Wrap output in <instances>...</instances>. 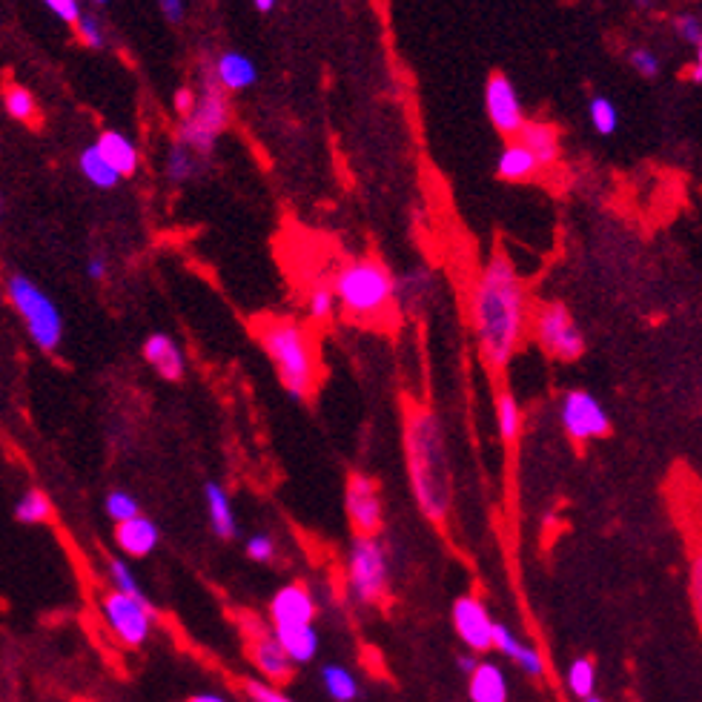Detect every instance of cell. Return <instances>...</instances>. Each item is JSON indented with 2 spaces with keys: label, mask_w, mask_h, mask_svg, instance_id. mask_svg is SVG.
Listing matches in <instances>:
<instances>
[{
  "label": "cell",
  "mask_w": 702,
  "mask_h": 702,
  "mask_svg": "<svg viewBox=\"0 0 702 702\" xmlns=\"http://www.w3.org/2000/svg\"><path fill=\"white\" fill-rule=\"evenodd\" d=\"M470 327L488 370L502 373L531 330V298L508 253H490L470 287Z\"/></svg>",
  "instance_id": "6da1fadb"
},
{
  "label": "cell",
  "mask_w": 702,
  "mask_h": 702,
  "mask_svg": "<svg viewBox=\"0 0 702 702\" xmlns=\"http://www.w3.org/2000/svg\"><path fill=\"white\" fill-rule=\"evenodd\" d=\"M405 462L410 490L427 522L445 525L453 508V476L445 427L427 405L405 407Z\"/></svg>",
  "instance_id": "7a4b0ae2"
},
{
  "label": "cell",
  "mask_w": 702,
  "mask_h": 702,
  "mask_svg": "<svg viewBox=\"0 0 702 702\" xmlns=\"http://www.w3.org/2000/svg\"><path fill=\"white\" fill-rule=\"evenodd\" d=\"M253 336L276 367L281 387L298 399H310L321 379L319 344L313 327L290 316H258L253 319Z\"/></svg>",
  "instance_id": "3957f363"
},
{
  "label": "cell",
  "mask_w": 702,
  "mask_h": 702,
  "mask_svg": "<svg viewBox=\"0 0 702 702\" xmlns=\"http://www.w3.org/2000/svg\"><path fill=\"white\" fill-rule=\"evenodd\" d=\"M336 307L359 324H387L396 316V276L382 258L347 261L330 281Z\"/></svg>",
  "instance_id": "277c9868"
},
{
  "label": "cell",
  "mask_w": 702,
  "mask_h": 702,
  "mask_svg": "<svg viewBox=\"0 0 702 702\" xmlns=\"http://www.w3.org/2000/svg\"><path fill=\"white\" fill-rule=\"evenodd\" d=\"M233 121L230 107V92L215 81L213 58H201L198 64V92H195V107L190 115H184L178 127V144L190 149L192 155H213L215 141Z\"/></svg>",
  "instance_id": "5b68a950"
},
{
  "label": "cell",
  "mask_w": 702,
  "mask_h": 702,
  "mask_svg": "<svg viewBox=\"0 0 702 702\" xmlns=\"http://www.w3.org/2000/svg\"><path fill=\"white\" fill-rule=\"evenodd\" d=\"M9 301L26 321V330L41 350H55L64 336V321L55 301L38 290L26 276L9 278Z\"/></svg>",
  "instance_id": "8992f818"
},
{
  "label": "cell",
  "mask_w": 702,
  "mask_h": 702,
  "mask_svg": "<svg viewBox=\"0 0 702 702\" xmlns=\"http://www.w3.org/2000/svg\"><path fill=\"white\" fill-rule=\"evenodd\" d=\"M533 339L556 362H576L585 353V336L562 301H545L531 313Z\"/></svg>",
  "instance_id": "52a82bcc"
},
{
  "label": "cell",
  "mask_w": 702,
  "mask_h": 702,
  "mask_svg": "<svg viewBox=\"0 0 702 702\" xmlns=\"http://www.w3.org/2000/svg\"><path fill=\"white\" fill-rule=\"evenodd\" d=\"M347 579L350 591L362 605H379L387 596L390 565L379 536H356L347 556Z\"/></svg>",
  "instance_id": "ba28073f"
},
{
  "label": "cell",
  "mask_w": 702,
  "mask_h": 702,
  "mask_svg": "<svg viewBox=\"0 0 702 702\" xmlns=\"http://www.w3.org/2000/svg\"><path fill=\"white\" fill-rule=\"evenodd\" d=\"M101 608H104V619L112 628V634L129 648L144 645L149 634H152V617L155 614H152V605L144 602V599H132V596L112 591V594L104 596Z\"/></svg>",
  "instance_id": "9c48e42d"
},
{
  "label": "cell",
  "mask_w": 702,
  "mask_h": 702,
  "mask_svg": "<svg viewBox=\"0 0 702 702\" xmlns=\"http://www.w3.org/2000/svg\"><path fill=\"white\" fill-rule=\"evenodd\" d=\"M344 505H347V519L356 536H379L384 525V505L373 476L359 473V470L350 473L347 488H344Z\"/></svg>",
  "instance_id": "30bf717a"
},
{
  "label": "cell",
  "mask_w": 702,
  "mask_h": 702,
  "mask_svg": "<svg viewBox=\"0 0 702 702\" xmlns=\"http://www.w3.org/2000/svg\"><path fill=\"white\" fill-rule=\"evenodd\" d=\"M559 416H562L565 433L579 445L611 433V419H608L605 407L599 405L596 396H591L588 390H568L562 399Z\"/></svg>",
  "instance_id": "8fae6325"
},
{
  "label": "cell",
  "mask_w": 702,
  "mask_h": 702,
  "mask_svg": "<svg viewBox=\"0 0 702 702\" xmlns=\"http://www.w3.org/2000/svg\"><path fill=\"white\" fill-rule=\"evenodd\" d=\"M485 112H488L493 129L499 135H505V138H516L522 124L528 121L522 101H519V92H516V86L505 72H493L488 78V84H485Z\"/></svg>",
  "instance_id": "7c38bea8"
},
{
  "label": "cell",
  "mask_w": 702,
  "mask_h": 702,
  "mask_svg": "<svg viewBox=\"0 0 702 702\" xmlns=\"http://www.w3.org/2000/svg\"><path fill=\"white\" fill-rule=\"evenodd\" d=\"M453 628L459 639L468 645L473 654H485L490 651V634H493V619L488 608L479 596H462L453 605Z\"/></svg>",
  "instance_id": "4fadbf2b"
},
{
  "label": "cell",
  "mask_w": 702,
  "mask_h": 702,
  "mask_svg": "<svg viewBox=\"0 0 702 702\" xmlns=\"http://www.w3.org/2000/svg\"><path fill=\"white\" fill-rule=\"evenodd\" d=\"M316 619V599L307 591V585H284L273 602H270V628H298V625H313Z\"/></svg>",
  "instance_id": "5bb4252c"
},
{
  "label": "cell",
  "mask_w": 702,
  "mask_h": 702,
  "mask_svg": "<svg viewBox=\"0 0 702 702\" xmlns=\"http://www.w3.org/2000/svg\"><path fill=\"white\" fill-rule=\"evenodd\" d=\"M250 657H253L261 677L267 682H287L293 680V674H296V665L284 654L273 628L267 634H261V637L250 639Z\"/></svg>",
  "instance_id": "9a60e30c"
},
{
  "label": "cell",
  "mask_w": 702,
  "mask_h": 702,
  "mask_svg": "<svg viewBox=\"0 0 702 702\" xmlns=\"http://www.w3.org/2000/svg\"><path fill=\"white\" fill-rule=\"evenodd\" d=\"M516 141L522 147H528L539 170H548V167H556L559 158H562V144H559V129L548 121H525Z\"/></svg>",
  "instance_id": "2e32d148"
},
{
  "label": "cell",
  "mask_w": 702,
  "mask_h": 702,
  "mask_svg": "<svg viewBox=\"0 0 702 702\" xmlns=\"http://www.w3.org/2000/svg\"><path fill=\"white\" fill-rule=\"evenodd\" d=\"M490 645L499 651V654H505L508 660H513L528 677H545V660H542V654L536 651V648H531V645H525L522 639L513 634L508 625H502V622H493V634H490Z\"/></svg>",
  "instance_id": "e0dca14e"
},
{
  "label": "cell",
  "mask_w": 702,
  "mask_h": 702,
  "mask_svg": "<svg viewBox=\"0 0 702 702\" xmlns=\"http://www.w3.org/2000/svg\"><path fill=\"white\" fill-rule=\"evenodd\" d=\"M144 359H147L161 379L167 382H178L184 379L187 373V359L178 347V341L167 336V333H152L147 341H144Z\"/></svg>",
  "instance_id": "ac0fdd59"
},
{
  "label": "cell",
  "mask_w": 702,
  "mask_h": 702,
  "mask_svg": "<svg viewBox=\"0 0 702 702\" xmlns=\"http://www.w3.org/2000/svg\"><path fill=\"white\" fill-rule=\"evenodd\" d=\"M115 542H118V548L127 556H149L158 548V542H161V531H158V525L149 516L138 513V516H132L127 522H118Z\"/></svg>",
  "instance_id": "d6986e66"
},
{
  "label": "cell",
  "mask_w": 702,
  "mask_h": 702,
  "mask_svg": "<svg viewBox=\"0 0 702 702\" xmlns=\"http://www.w3.org/2000/svg\"><path fill=\"white\" fill-rule=\"evenodd\" d=\"M215 81L224 86V92H244L258 81V69L253 58H247L244 52H221L213 58Z\"/></svg>",
  "instance_id": "ffe728a7"
},
{
  "label": "cell",
  "mask_w": 702,
  "mask_h": 702,
  "mask_svg": "<svg viewBox=\"0 0 702 702\" xmlns=\"http://www.w3.org/2000/svg\"><path fill=\"white\" fill-rule=\"evenodd\" d=\"M496 175L502 181H511V184H528V181H533L539 175V164L528 152V147H522L516 138H511L502 147L499 158H496Z\"/></svg>",
  "instance_id": "44dd1931"
},
{
  "label": "cell",
  "mask_w": 702,
  "mask_h": 702,
  "mask_svg": "<svg viewBox=\"0 0 702 702\" xmlns=\"http://www.w3.org/2000/svg\"><path fill=\"white\" fill-rule=\"evenodd\" d=\"M470 702H508V677L505 671L490 660H479L473 668L468 685Z\"/></svg>",
  "instance_id": "7402d4cb"
},
{
  "label": "cell",
  "mask_w": 702,
  "mask_h": 702,
  "mask_svg": "<svg viewBox=\"0 0 702 702\" xmlns=\"http://www.w3.org/2000/svg\"><path fill=\"white\" fill-rule=\"evenodd\" d=\"M95 147H98V152L104 155V161H107L109 167L118 172L121 178L138 170V149H135V144L129 141L124 132L109 129V132H104V135L98 138Z\"/></svg>",
  "instance_id": "603a6c76"
},
{
  "label": "cell",
  "mask_w": 702,
  "mask_h": 702,
  "mask_svg": "<svg viewBox=\"0 0 702 702\" xmlns=\"http://www.w3.org/2000/svg\"><path fill=\"white\" fill-rule=\"evenodd\" d=\"M273 634L281 642L284 654L293 660V665H304V662L316 660V654H319V631H316V625L281 628V631H273Z\"/></svg>",
  "instance_id": "cb8c5ba5"
},
{
  "label": "cell",
  "mask_w": 702,
  "mask_h": 702,
  "mask_svg": "<svg viewBox=\"0 0 702 702\" xmlns=\"http://www.w3.org/2000/svg\"><path fill=\"white\" fill-rule=\"evenodd\" d=\"M204 496H207V513H210V528H213L215 536L218 539H233L235 533H238V525H235L230 493L221 488L218 482H207Z\"/></svg>",
  "instance_id": "d4e9b609"
},
{
  "label": "cell",
  "mask_w": 702,
  "mask_h": 702,
  "mask_svg": "<svg viewBox=\"0 0 702 702\" xmlns=\"http://www.w3.org/2000/svg\"><path fill=\"white\" fill-rule=\"evenodd\" d=\"M321 682H324V691L330 694V700L353 702L359 697V680L344 665H336V662L324 665L321 668Z\"/></svg>",
  "instance_id": "484cf974"
},
{
  "label": "cell",
  "mask_w": 702,
  "mask_h": 702,
  "mask_svg": "<svg viewBox=\"0 0 702 702\" xmlns=\"http://www.w3.org/2000/svg\"><path fill=\"white\" fill-rule=\"evenodd\" d=\"M433 290V276L427 270H410L402 278H396V304L405 307H422Z\"/></svg>",
  "instance_id": "4316f807"
},
{
  "label": "cell",
  "mask_w": 702,
  "mask_h": 702,
  "mask_svg": "<svg viewBox=\"0 0 702 702\" xmlns=\"http://www.w3.org/2000/svg\"><path fill=\"white\" fill-rule=\"evenodd\" d=\"M496 419H499V436L508 445H513L519 439V430H522V410H519V402L511 390H502L496 396Z\"/></svg>",
  "instance_id": "83f0119b"
},
{
  "label": "cell",
  "mask_w": 702,
  "mask_h": 702,
  "mask_svg": "<svg viewBox=\"0 0 702 702\" xmlns=\"http://www.w3.org/2000/svg\"><path fill=\"white\" fill-rule=\"evenodd\" d=\"M304 307H307V319L313 324H327V321L336 316V296H333V287L327 281H316L310 287V293L304 298Z\"/></svg>",
  "instance_id": "f1b7e54d"
},
{
  "label": "cell",
  "mask_w": 702,
  "mask_h": 702,
  "mask_svg": "<svg viewBox=\"0 0 702 702\" xmlns=\"http://www.w3.org/2000/svg\"><path fill=\"white\" fill-rule=\"evenodd\" d=\"M81 172L95 187H101V190H112L121 181V175L104 161V155L98 152V147H89L81 152Z\"/></svg>",
  "instance_id": "f546056e"
},
{
  "label": "cell",
  "mask_w": 702,
  "mask_h": 702,
  "mask_svg": "<svg viewBox=\"0 0 702 702\" xmlns=\"http://www.w3.org/2000/svg\"><path fill=\"white\" fill-rule=\"evenodd\" d=\"M15 519L23 525H41L52 519V502L43 490H26L15 505Z\"/></svg>",
  "instance_id": "4dcf8cb0"
},
{
  "label": "cell",
  "mask_w": 702,
  "mask_h": 702,
  "mask_svg": "<svg viewBox=\"0 0 702 702\" xmlns=\"http://www.w3.org/2000/svg\"><path fill=\"white\" fill-rule=\"evenodd\" d=\"M568 688H571V694L579 697V700L594 697V688H596L594 660H588V657H576V660L571 662V668H568Z\"/></svg>",
  "instance_id": "1f68e13d"
},
{
  "label": "cell",
  "mask_w": 702,
  "mask_h": 702,
  "mask_svg": "<svg viewBox=\"0 0 702 702\" xmlns=\"http://www.w3.org/2000/svg\"><path fill=\"white\" fill-rule=\"evenodd\" d=\"M588 115H591V124H594L599 135H614L617 132L619 112L608 95H594L591 104H588Z\"/></svg>",
  "instance_id": "d6a6232c"
},
{
  "label": "cell",
  "mask_w": 702,
  "mask_h": 702,
  "mask_svg": "<svg viewBox=\"0 0 702 702\" xmlns=\"http://www.w3.org/2000/svg\"><path fill=\"white\" fill-rule=\"evenodd\" d=\"M6 109L15 121H23V124H35L38 121V104L32 98L29 89L23 86H9L6 89Z\"/></svg>",
  "instance_id": "836d02e7"
},
{
  "label": "cell",
  "mask_w": 702,
  "mask_h": 702,
  "mask_svg": "<svg viewBox=\"0 0 702 702\" xmlns=\"http://www.w3.org/2000/svg\"><path fill=\"white\" fill-rule=\"evenodd\" d=\"M195 158L198 155H192L184 144L175 141L170 147V155H167V175H170V181H175V184L190 181L192 175H195Z\"/></svg>",
  "instance_id": "e575fe53"
},
{
  "label": "cell",
  "mask_w": 702,
  "mask_h": 702,
  "mask_svg": "<svg viewBox=\"0 0 702 702\" xmlns=\"http://www.w3.org/2000/svg\"><path fill=\"white\" fill-rule=\"evenodd\" d=\"M109 579H112V585H115L118 594H127L132 596V599H144V602H149L147 594L141 591L138 579L129 571V565L124 559H109Z\"/></svg>",
  "instance_id": "d590c367"
},
{
  "label": "cell",
  "mask_w": 702,
  "mask_h": 702,
  "mask_svg": "<svg viewBox=\"0 0 702 702\" xmlns=\"http://www.w3.org/2000/svg\"><path fill=\"white\" fill-rule=\"evenodd\" d=\"M107 513L115 519V522H127L132 516H138L141 508H138V499L127 493V490H112L107 496Z\"/></svg>",
  "instance_id": "8d00e7d4"
},
{
  "label": "cell",
  "mask_w": 702,
  "mask_h": 702,
  "mask_svg": "<svg viewBox=\"0 0 702 702\" xmlns=\"http://www.w3.org/2000/svg\"><path fill=\"white\" fill-rule=\"evenodd\" d=\"M674 32L680 35L682 43H688V46H694V49L700 52V46H702L700 15H694V12H682V15H677V18H674Z\"/></svg>",
  "instance_id": "74e56055"
},
{
  "label": "cell",
  "mask_w": 702,
  "mask_h": 702,
  "mask_svg": "<svg viewBox=\"0 0 702 702\" xmlns=\"http://www.w3.org/2000/svg\"><path fill=\"white\" fill-rule=\"evenodd\" d=\"M628 64L634 66V72L642 75V78H657V75H660V58H657V52H654V49H648V46H637V49H631Z\"/></svg>",
  "instance_id": "f35d334b"
},
{
  "label": "cell",
  "mask_w": 702,
  "mask_h": 702,
  "mask_svg": "<svg viewBox=\"0 0 702 702\" xmlns=\"http://www.w3.org/2000/svg\"><path fill=\"white\" fill-rule=\"evenodd\" d=\"M244 694L250 702H293L284 691H278L273 682L247 680L244 682Z\"/></svg>",
  "instance_id": "ab89813d"
},
{
  "label": "cell",
  "mask_w": 702,
  "mask_h": 702,
  "mask_svg": "<svg viewBox=\"0 0 702 702\" xmlns=\"http://www.w3.org/2000/svg\"><path fill=\"white\" fill-rule=\"evenodd\" d=\"M78 35H81V41L86 43V46H92V49H101L104 46V29H101V23H98V18L95 15H84L81 12V18H78Z\"/></svg>",
  "instance_id": "60d3db41"
},
{
  "label": "cell",
  "mask_w": 702,
  "mask_h": 702,
  "mask_svg": "<svg viewBox=\"0 0 702 702\" xmlns=\"http://www.w3.org/2000/svg\"><path fill=\"white\" fill-rule=\"evenodd\" d=\"M247 556L253 562H273L276 559V542L267 533H256L247 539Z\"/></svg>",
  "instance_id": "b9f144b4"
},
{
  "label": "cell",
  "mask_w": 702,
  "mask_h": 702,
  "mask_svg": "<svg viewBox=\"0 0 702 702\" xmlns=\"http://www.w3.org/2000/svg\"><path fill=\"white\" fill-rule=\"evenodd\" d=\"M43 3L49 6V12H52L55 18H61L64 23H78V18H81L78 0H43Z\"/></svg>",
  "instance_id": "7bdbcfd3"
},
{
  "label": "cell",
  "mask_w": 702,
  "mask_h": 702,
  "mask_svg": "<svg viewBox=\"0 0 702 702\" xmlns=\"http://www.w3.org/2000/svg\"><path fill=\"white\" fill-rule=\"evenodd\" d=\"M158 6H161V15L170 23H181L184 15H187V3L184 0H158Z\"/></svg>",
  "instance_id": "ee69618b"
},
{
  "label": "cell",
  "mask_w": 702,
  "mask_h": 702,
  "mask_svg": "<svg viewBox=\"0 0 702 702\" xmlns=\"http://www.w3.org/2000/svg\"><path fill=\"white\" fill-rule=\"evenodd\" d=\"M192 107H195V89H192V86H181V89L175 92V112L184 118V115H190Z\"/></svg>",
  "instance_id": "f6af8a7d"
},
{
  "label": "cell",
  "mask_w": 702,
  "mask_h": 702,
  "mask_svg": "<svg viewBox=\"0 0 702 702\" xmlns=\"http://www.w3.org/2000/svg\"><path fill=\"white\" fill-rule=\"evenodd\" d=\"M86 273H89V278H95V281L107 278V261H104L101 256L89 258V264H86Z\"/></svg>",
  "instance_id": "bcb514c9"
},
{
  "label": "cell",
  "mask_w": 702,
  "mask_h": 702,
  "mask_svg": "<svg viewBox=\"0 0 702 702\" xmlns=\"http://www.w3.org/2000/svg\"><path fill=\"white\" fill-rule=\"evenodd\" d=\"M479 665V657L476 654H465V657H459V662H456V668L462 671V674H473V668Z\"/></svg>",
  "instance_id": "7dc6e473"
},
{
  "label": "cell",
  "mask_w": 702,
  "mask_h": 702,
  "mask_svg": "<svg viewBox=\"0 0 702 702\" xmlns=\"http://www.w3.org/2000/svg\"><path fill=\"white\" fill-rule=\"evenodd\" d=\"M688 78L694 81V84H702V64H700V55H697V61L688 66Z\"/></svg>",
  "instance_id": "c3c4849f"
},
{
  "label": "cell",
  "mask_w": 702,
  "mask_h": 702,
  "mask_svg": "<svg viewBox=\"0 0 702 702\" xmlns=\"http://www.w3.org/2000/svg\"><path fill=\"white\" fill-rule=\"evenodd\" d=\"M276 3L278 0H253V6H256L258 12H264V15H267V12H273V9H276Z\"/></svg>",
  "instance_id": "681fc988"
},
{
  "label": "cell",
  "mask_w": 702,
  "mask_h": 702,
  "mask_svg": "<svg viewBox=\"0 0 702 702\" xmlns=\"http://www.w3.org/2000/svg\"><path fill=\"white\" fill-rule=\"evenodd\" d=\"M187 702H227L224 697H218V694H195V697H190Z\"/></svg>",
  "instance_id": "f907efd6"
},
{
  "label": "cell",
  "mask_w": 702,
  "mask_h": 702,
  "mask_svg": "<svg viewBox=\"0 0 702 702\" xmlns=\"http://www.w3.org/2000/svg\"><path fill=\"white\" fill-rule=\"evenodd\" d=\"M582 702H605V700H599V697H585Z\"/></svg>",
  "instance_id": "816d5d0a"
},
{
  "label": "cell",
  "mask_w": 702,
  "mask_h": 702,
  "mask_svg": "<svg viewBox=\"0 0 702 702\" xmlns=\"http://www.w3.org/2000/svg\"><path fill=\"white\" fill-rule=\"evenodd\" d=\"M95 3H107V0H95Z\"/></svg>",
  "instance_id": "f5cc1de1"
}]
</instances>
